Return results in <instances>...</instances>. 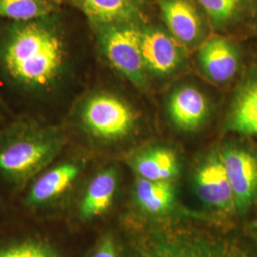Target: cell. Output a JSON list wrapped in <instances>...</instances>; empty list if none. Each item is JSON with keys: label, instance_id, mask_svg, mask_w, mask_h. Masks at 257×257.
I'll return each instance as SVG.
<instances>
[{"label": "cell", "instance_id": "cell-2", "mask_svg": "<svg viewBox=\"0 0 257 257\" xmlns=\"http://www.w3.org/2000/svg\"><path fill=\"white\" fill-rule=\"evenodd\" d=\"M63 144L62 134L53 126L19 125L0 139V174L12 183H26L55 159Z\"/></svg>", "mask_w": 257, "mask_h": 257}, {"label": "cell", "instance_id": "cell-18", "mask_svg": "<svg viewBox=\"0 0 257 257\" xmlns=\"http://www.w3.org/2000/svg\"><path fill=\"white\" fill-rule=\"evenodd\" d=\"M216 23H226L235 19L248 0H197Z\"/></svg>", "mask_w": 257, "mask_h": 257}, {"label": "cell", "instance_id": "cell-11", "mask_svg": "<svg viewBox=\"0 0 257 257\" xmlns=\"http://www.w3.org/2000/svg\"><path fill=\"white\" fill-rule=\"evenodd\" d=\"M96 26L122 24L136 19L138 0H72Z\"/></svg>", "mask_w": 257, "mask_h": 257}, {"label": "cell", "instance_id": "cell-4", "mask_svg": "<svg viewBox=\"0 0 257 257\" xmlns=\"http://www.w3.org/2000/svg\"><path fill=\"white\" fill-rule=\"evenodd\" d=\"M86 128L96 138L116 139L126 136L135 122L128 106L108 93H98L86 102L82 111Z\"/></svg>", "mask_w": 257, "mask_h": 257}, {"label": "cell", "instance_id": "cell-19", "mask_svg": "<svg viewBox=\"0 0 257 257\" xmlns=\"http://www.w3.org/2000/svg\"><path fill=\"white\" fill-rule=\"evenodd\" d=\"M0 257H60L55 248L44 242L27 240L0 248Z\"/></svg>", "mask_w": 257, "mask_h": 257}, {"label": "cell", "instance_id": "cell-10", "mask_svg": "<svg viewBox=\"0 0 257 257\" xmlns=\"http://www.w3.org/2000/svg\"><path fill=\"white\" fill-rule=\"evenodd\" d=\"M167 26L178 40L191 43L200 35L201 21L189 0H158Z\"/></svg>", "mask_w": 257, "mask_h": 257}, {"label": "cell", "instance_id": "cell-9", "mask_svg": "<svg viewBox=\"0 0 257 257\" xmlns=\"http://www.w3.org/2000/svg\"><path fill=\"white\" fill-rule=\"evenodd\" d=\"M200 61L206 74L215 82L229 81L238 70L237 51L222 37H212L204 43L200 50Z\"/></svg>", "mask_w": 257, "mask_h": 257}, {"label": "cell", "instance_id": "cell-20", "mask_svg": "<svg viewBox=\"0 0 257 257\" xmlns=\"http://www.w3.org/2000/svg\"><path fill=\"white\" fill-rule=\"evenodd\" d=\"M149 257H214L210 256L206 251L201 250L199 248H193V247H161L156 249L154 253L150 254ZM215 257H245L239 253H230L224 256Z\"/></svg>", "mask_w": 257, "mask_h": 257}, {"label": "cell", "instance_id": "cell-12", "mask_svg": "<svg viewBox=\"0 0 257 257\" xmlns=\"http://www.w3.org/2000/svg\"><path fill=\"white\" fill-rule=\"evenodd\" d=\"M169 110L177 127L193 130L199 127L205 119L208 103L198 90L193 87H184L172 95Z\"/></svg>", "mask_w": 257, "mask_h": 257}, {"label": "cell", "instance_id": "cell-15", "mask_svg": "<svg viewBox=\"0 0 257 257\" xmlns=\"http://www.w3.org/2000/svg\"><path fill=\"white\" fill-rule=\"evenodd\" d=\"M136 168L142 178L153 181H169L178 173L175 153L167 149H156L138 157Z\"/></svg>", "mask_w": 257, "mask_h": 257}, {"label": "cell", "instance_id": "cell-6", "mask_svg": "<svg viewBox=\"0 0 257 257\" xmlns=\"http://www.w3.org/2000/svg\"><path fill=\"white\" fill-rule=\"evenodd\" d=\"M195 187L198 196L207 205L221 211L236 209L233 191L220 156L211 158L200 167Z\"/></svg>", "mask_w": 257, "mask_h": 257}, {"label": "cell", "instance_id": "cell-7", "mask_svg": "<svg viewBox=\"0 0 257 257\" xmlns=\"http://www.w3.org/2000/svg\"><path fill=\"white\" fill-rule=\"evenodd\" d=\"M79 175V167L73 162L54 166L38 175L27 195L31 206H40L60 196L73 185Z\"/></svg>", "mask_w": 257, "mask_h": 257}, {"label": "cell", "instance_id": "cell-13", "mask_svg": "<svg viewBox=\"0 0 257 257\" xmlns=\"http://www.w3.org/2000/svg\"><path fill=\"white\" fill-rule=\"evenodd\" d=\"M117 188V175L114 170L108 169L97 174L89 184L80 205L83 219L100 216L110 209Z\"/></svg>", "mask_w": 257, "mask_h": 257}, {"label": "cell", "instance_id": "cell-14", "mask_svg": "<svg viewBox=\"0 0 257 257\" xmlns=\"http://www.w3.org/2000/svg\"><path fill=\"white\" fill-rule=\"evenodd\" d=\"M230 127L240 134L257 136V69L236 94L230 112Z\"/></svg>", "mask_w": 257, "mask_h": 257}, {"label": "cell", "instance_id": "cell-22", "mask_svg": "<svg viewBox=\"0 0 257 257\" xmlns=\"http://www.w3.org/2000/svg\"><path fill=\"white\" fill-rule=\"evenodd\" d=\"M60 1H61V0H60Z\"/></svg>", "mask_w": 257, "mask_h": 257}, {"label": "cell", "instance_id": "cell-3", "mask_svg": "<svg viewBox=\"0 0 257 257\" xmlns=\"http://www.w3.org/2000/svg\"><path fill=\"white\" fill-rule=\"evenodd\" d=\"M125 24L98 26L102 46L110 64L131 81L141 85L146 67L141 52V33Z\"/></svg>", "mask_w": 257, "mask_h": 257}, {"label": "cell", "instance_id": "cell-5", "mask_svg": "<svg viewBox=\"0 0 257 257\" xmlns=\"http://www.w3.org/2000/svg\"><path fill=\"white\" fill-rule=\"evenodd\" d=\"M220 158L233 191L235 208L246 211L257 199V156L245 149L229 148Z\"/></svg>", "mask_w": 257, "mask_h": 257}, {"label": "cell", "instance_id": "cell-16", "mask_svg": "<svg viewBox=\"0 0 257 257\" xmlns=\"http://www.w3.org/2000/svg\"><path fill=\"white\" fill-rule=\"evenodd\" d=\"M136 196L145 211L161 213L172 206L175 192L169 181H153L141 177L136 183Z\"/></svg>", "mask_w": 257, "mask_h": 257}, {"label": "cell", "instance_id": "cell-1", "mask_svg": "<svg viewBox=\"0 0 257 257\" xmlns=\"http://www.w3.org/2000/svg\"><path fill=\"white\" fill-rule=\"evenodd\" d=\"M66 50L55 14L28 21H12L0 39V65L19 87L45 92L59 80Z\"/></svg>", "mask_w": 257, "mask_h": 257}, {"label": "cell", "instance_id": "cell-8", "mask_svg": "<svg viewBox=\"0 0 257 257\" xmlns=\"http://www.w3.org/2000/svg\"><path fill=\"white\" fill-rule=\"evenodd\" d=\"M141 52L145 66L156 74L171 73L181 59L175 40L159 30H149L141 34Z\"/></svg>", "mask_w": 257, "mask_h": 257}, {"label": "cell", "instance_id": "cell-21", "mask_svg": "<svg viewBox=\"0 0 257 257\" xmlns=\"http://www.w3.org/2000/svg\"><path fill=\"white\" fill-rule=\"evenodd\" d=\"M92 257H117L113 240L110 237L103 239L98 248L93 252Z\"/></svg>", "mask_w": 257, "mask_h": 257}, {"label": "cell", "instance_id": "cell-17", "mask_svg": "<svg viewBox=\"0 0 257 257\" xmlns=\"http://www.w3.org/2000/svg\"><path fill=\"white\" fill-rule=\"evenodd\" d=\"M60 0H0V18L28 21L56 14Z\"/></svg>", "mask_w": 257, "mask_h": 257}]
</instances>
